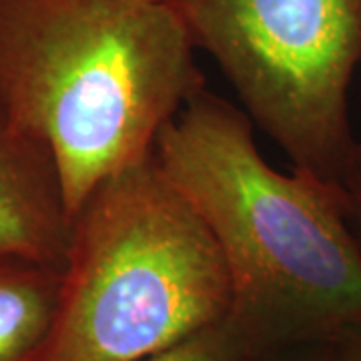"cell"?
Here are the masks:
<instances>
[{"label": "cell", "mask_w": 361, "mask_h": 361, "mask_svg": "<svg viewBox=\"0 0 361 361\" xmlns=\"http://www.w3.org/2000/svg\"><path fill=\"white\" fill-rule=\"evenodd\" d=\"M241 106L203 89L161 130L155 159L219 249L227 315L267 361L361 325V249L336 183L281 173Z\"/></svg>", "instance_id": "obj_1"}, {"label": "cell", "mask_w": 361, "mask_h": 361, "mask_svg": "<svg viewBox=\"0 0 361 361\" xmlns=\"http://www.w3.org/2000/svg\"><path fill=\"white\" fill-rule=\"evenodd\" d=\"M205 87L169 0H0V103L59 163L78 207L153 155Z\"/></svg>", "instance_id": "obj_2"}, {"label": "cell", "mask_w": 361, "mask_h": 361, "mask_svg": "<svg viewBox=\"0 0 361 361\" xmlns=\"http://www.w3.org/2000/svg\"><path fill=\"white\" fill-rule=\"evenodd\" d=\"M229 305L219 249L153 153L78 207L59 313L37 361H137Z\"/></svg>", "instance_id": "obj_3"}, {"label": "cell", "mask_w": 361, "mask_h": 361, "mask_svg": "<svg viewBox=\"0 0 361 361\" xmlns=\"http://www.w3.org/2000/svg\"><path fill=\"white\" fill-rule=\"evenodd\" d=\"M169 2L293 169L341 187L357 141L349 89L361 63V0Z\"/></svg>", "instance_id": "obj_4"}, {"label": "cell", "mask_w": 361, "mask_h": 361, "mask_svg": "<svg viewBox=\"0 0 361 361\" xmlns=\"http://www.w3.org/2000/svg\"><path fill=\"white\" fill-rule=\"evenodd\" d=\"M73 215L59 163L0 103V253L63 267Z\"/></svg>", "instance_id": "obj_5"}, {"label": "cell", "mask_w": 361, "mask_h": 361, "mask_svg": "<svg viewBox=\"0 0 361 361\" xmlns=\"http://www.w3.org/2000/svg\"><path fill=\"white\" fill-rule=\"evenodd\" d=\"M63 267L0 253V361H37L61 303Z\"/></svg>", "instance_id": "obj_6"}, {"label": "cell", "mask_w": 361, "mask_h": 361, "mask_svg": "<svg viewBox=\"0 0 361 361\" xmlns=\"http://www.w3.org/2000/svg\"><path fill=\"white\" fill-rule=\"evenodd\" d=\"M137 361H267L229 315Z\"/></svg>", "instance_id": "obj_7"}, {"label": "cell", "mask_w": 361, "mask_h": 361, "mask_svg": "<svg viewBox=\"0 0 361 361\" xmlns=\"http://www.w3.org/2000/svg\"><path fill=\"white\" fill-rule=\"evenodd\" d=\"M341 191L345 197V215L349 227L361 249V139L355 141L348 169L341 179Z\"/></svg>", "instance_id": "obj_8"}, {"label": "cell", "mask_w": 361, "mask_h": 361, "mask_svg": "<svg viewBox=\"0 0 361 361\" xmlns=\"http://www.w3.org/2000/svg\"><path fill=\"white\" fill-rule=\"evenodd\" d=\"M329 343L334 361H361V325L348 329Z\"/></svg>", "instance_id": "obj_9"}, {"label": "cell", "mask_w": 361, "mask_h": 361, "mask_svg": "<svg viewBox=\"0 0 361 361\" xmlns=\"http://www.w3.org/2000/svg\"><path fill=\"white\" fill-rule=\"evenodd\" d=\"M273 361H334L331 343H315V345L291 349V351H287Z\"/></svg>", "instance_id": "obj_10"}]
</instances>
